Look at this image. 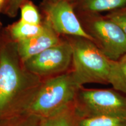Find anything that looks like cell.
<instances>
[{
    "label": "cell",
    "instance_id": "cell-16",
    "mask_svg": "<svg viewBox=\"0 0 126 126\" xmlns=\"http://www.w3.org/2000/svg\"><path fill=\"white\" fill-rule=\"evenodd\" d=\"M106 16L117 23L126 35V9L111 12Z\"/></svg>",
    "mask_w": 126,
    "mask_h": 126
},
{
    "label": "cell",
    "instance_id": "cell-12",
    "mask_svg": "<svg viewBox=\"0 0 126 126\" xmlns=\"http://www.w3.org/2000/svg\"><path fill=\"white\" fill-rule=\"evenodd\" d=\"M109 83L115 90L126 96V54L117 61H112Z\"/></svg>",
    "mask_w": 126,
    "mask_h": 126
},
{
    "label": "cell",
    "instance_id": "cell-5",
    "mask_svg": "<svg viewBox=\"0 0 126 126\" xmlns=\"http://www.w3.org/2000/svg\"><path fill=\"white\" fill-rule=\"evenodd\" d=\"M83 26L93 42L112 61L126 54V35L117 23L108 17L86 14Z\"/></svg>",
    "mask_w": 126,
    "mask_h": 126
},
{
    "label": "cell",
    "instance_id": "cell-14",
    "mask_svg": "<svg viewBox=\"0 0 126 126\" xmlns=\"http://www.w3.org/2000/svg\"><path fill=\"white\" fill-rule=\"evenodd\" d=\"M78 126H126V117L98 116L78 118Z\"/></svg>",
    "mask_w": 126,
    "mask_h": 126
},
{
    "label": "cell",
    "instance_id": "cell-6",
    "mask_svg": "<svg viewBox=\"0 0 126 126\" xmlns=\"http://www.w3.org/2000/svg\"><path fill=\"white\" fill-rule=\"evenodd\" d=\"M72 60L70 41H63L23 62L25 68L41 78L67 72Z\"/></svg>",
    "mask_w": 126,
    "mask_h": 126
},
{
    "label": "cell",
    "instance_id": "cell-13",
    "mask_svg": "<svg viewBox=\"0 0 126 126\" xmlns=\"http://www.w3.org/2000/svg\"><path fill=\"white\" fill-rule=\"evenodd\" d=\"M42 119L25 112L0 118V126H40Z\"/></svg>",
    "mask_w": 126,
    "mask_h": 126
},
{
    "label": "cell",
    "instance_id": "cell-9",
    "mask_svg": "<svg viewBox=\"0 0 126 126\" xmlns=\"http://www.w3.org/2000/svg\"><path fill=\"white\" fill-rule=\"evenodd\" d=\"M77 9L86 14L126 9V0H76Z\"/></svg>",
    "mask_w": 126,
    "mask_h": 126
},
{
    "label": "cell",
    "instance_id": "cell-20",
    "mask_svg": "<svg viewBox=\"0 0 126 126\" xmlns=\"http://www.w3.org/2000/svg\"><path fill=\"white\" fill-rule=\"evenodd\" d=\"M0 47H1V46H0Z\"/></svg>",
    "mask_w": 126,
    "mask_h": 126
},
{
    "label": "cell",
    "instance_id": "cell-18",
    "mask_svg": "<svg viewBox=\"0 0 126 126\" xmlns=\"http://www.w3.org/2000/svg\"><path fill=\"white\" fill-rule=\"evenodd\" d=\"M5 1V0H0V7H1V6L3 4H4Z\"/></svg>",
    "mask_w": 126,
    "mask_h": 126
},
{
    "label": "cell",
    "instance_id": "cell-17",
    "mask_svg": "<svg viewBox=\"0 0 126 126\" xmlns=\"http://www.w3.org/2000/svg\"><path fill=\"white\" fill-rule=\"evenodd\" d=\"M27 0H7L5 12L8 15L14 17L16 15L18 10Z\"/></svg>",
    "mask_w": 126,
    "mask_h": 126
},
{
    "label": "cell",
    "instance_id": "cell-8",
    "mask_svg": "<svg viewBox=\"0 0 126 126\" xmlns=\"http://www.w3.org/2000/svg\"><path fill=\"white\" fill-rule=\"evenodd\" d=\"M46 24L45 29L41 33L16 42L19 54L23 63L61 42L57 33L52 29L47 21Z\"/></svg>",
    "mask_w": 126,
    "mask_h": 126
},
{
    "label": "cell",
    "instance_id": "cell-11",
    "mask_svg": "<svg viewBox=\"0 0 126 126\" xmlns=\"http://www.w3.org/2000/svg\"><path fill=\"white\" fill-rule=\"evenodd\" d=\"M46 25V22L40 25H32L20 20L9 28V32L12 40L17 42L41 33L45 30Z\"/></svg>",
    "mask_w": 126,
    "mask_h": 126
},
{
    "label": "cell",
    "instance_id": "cell-10",
    "mask_svg": "<svg viewBox=\"0 0 126 126\" xmlns=\"http://www.w3.org/2000/svg\"><path fill=\"white\" fill-rule=\"evenodd\" d=\"M78 119L73 104L51 116L42 118L40 126H78Z\"/></svg>",
    "mask_w": 126,
    "mask_h": 126
},
{
    "label": "cell",
    "instance_id": "cell-3",
    "mask_svg": "<svg viewBox=\"0 0 126 126\" xmlns=\"http://www.w3.org/2000/svg\"><path fill=\"white\" fill-rule=\"evenodd\" d=\"M73 69L71 71L79 85L89 83H109L112 60L104 54L94 42L81 37H73Z\"/></svg>",
    "mask_w": 126,
    "mask_h": 126
},
{
    "label": "cell",
    "instance_id": "cell-7",
    "mask_svg": "<svg viewBox=\"0 0 126 126\" xmlns=\"http://www.w3.org/2000/svg\"><path fill=\"white\" fill-rule=\"evenodd\" d=\"M47 22L57 33L81 37L92 40L74 12L70 2L65 0H51L45 7Z\"/></svg>",
    "mask_w": 126,
    "mask_h": 126
},
{
    "label": "cell",
    "instance_id": "cell-19",
    "mask_svg": "<svg viewBox=\"0 0 126 126\" xmlns=\"http://www.w3.org/2000/svg\"><path fill=\"white\" fill-rule=\"evenodd\" d=\"M65 1H69V2H71V1H72V0H65Z\"/></svg>",
    "mask_w": 126,
    "mask_h": 126
},
{
    "label": "cell",
    "instance_id": "cell-2",
    "mask_svg": "<svg viewBox=\"0 0 126 126\" xmlns=\"http://www.w3.org/2000/svg\"><path fill=\"white\" fill-rule=\"evenodd\" d=\"M71 71L42 81L25 111L41 119L73 105L80 88Z\"/></svg>",
    "mask_w": 126,
    "mask_h": 126
},
{
    "label": "cell",
    "instance_id": "cell-1",
    "mask_svg": "<svg viewBox=\"0 0 126 126\" xmlns=\"http://www.w3.org/2000/svg\"><path fill=\"white\" fill-rule=\"evenodd\" d=\"M25 68L17 43L9 41L0 47V118L25 111L42 82Z\"/></svg>",
    "mask_w": 126,
    "mask_h": 126
},
{
    "label": "cell",
    "instance_id": "cell-15",
    "mask_svg": "<svg viewBox=\"0 0 126 126\" xmlns=\"http://www.w3.org/2000/svg\"><path fill=\"white\" fill-rule=\"evenodd\" d=\"M21 19L24 22L32 25L41 24V18L34 5L31 2H26L20 7Z\"/></svg>",
    "mask_w": 126,
    "mask_h": 126
},
{
    "label": "cell",
    "instance_id": "cell-4",
    "mask_svg": "<svg viewBox=\"0 0 126 126\" xmlns=\"http://www.w3.org/2000/svg\"><path fill=\"white\" fill-rule=\"evenodd\" d=\"M115 89L80 88L74 103L78 118L98 116L126 117V96Z\"/></svg>",
    "mask_w": 126,
    "mask_h": 126
}]
</instances>
